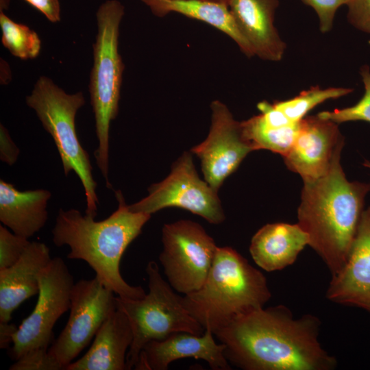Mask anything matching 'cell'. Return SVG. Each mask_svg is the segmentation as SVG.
Returning a JSON list of instances; mask_svg holds the SVG:
<instances>
[{"label": "cell", "instance_id": "1", "mask_svg": "<svg viewBox=\"0 0 370 370\" xmlns=\"http://www.w3.org/2000/svg\"><path fill=\"white\" fill-rule=\"evenodd\" d=\"M320 321L294 318L284 305L243 315L214 332L230 365L244 370H332L337 361L319 341Z\"/></svg>", "mask_w": 370, "mask_h": 370}, {"label": "cell", "instance_id": "2", "mask_svg": "<svg viewBox=\"0 0 370 370\" xmlns=\"http://www.w3.org/2000/svg\"><path fill=\"white\" fill-rule=\"evenodd\" d=\"M115 196L117 209L102 221L83 215L76 209L60 208L51 231L53 242L57 247L68 245L71 251L67 258L85 261L95 277L117 296L140 299L146 294L145 290L125 281L120 272V262L151 214L130 210L121 190H116Z\"/></svg>", "mask_w": 370, "mask_h": 370}, {"label": "cell", "instance_id": "3", "mask_svg": "<svg viewBox=\"0 0 370 370\" xmlns=\"http://www.w3.org/2000/svg\"><path fill=\"white\" fill-rule=\"evenodd\" d=\"M341 158L322 177L304 182L298 224L332 276L345 264L364 211L369 184L347 180Z\"/></svg>", "mask_w": 370, "mask_h": 370}, {"label": "cell", "instance_id": "4", "mask_svg": "<svg viewBox=\"0 0 370 370\" xmlns=\"http://www.w3.org/2000/svg\"><path fill=\"white\" fill-rule=\"evenodd\" d=\"M271 294L263 273L230 247H218L208 276L183 304L204 329L212 332L264 308Z\"/></svg>", "mask_w": 370, "mask_h": 370}, {"label": "cell", "instance_id": "5", "mask_svg": "<svg viewBox=\"0 0 370 370\" xmlns=\"http://www.w3.org/2000/svg\"><path fill=\"white\" fill-rule=\"evenodd\" d=\"M124 14V6L118 0H107L99 7L96 13L97 34L93 45V66L90 75V103L99 142L95 157L109 188H112L108 180L110 125L119 112L124 71L119 52V27Z\"/></svg>", "mask_w": 370, "mask_h": 370}, {"label": "cell", "instance_id": "6", "mask_svg": "<svg viewBox=\"0 0 370 370\" xmlns=\"http://www.w3.org/2000/svg\"><path fill=\"white\" fill-rule=\"evenodd\" d=\"M26 103L32 108L45 130L52 137L65 175L74 171L80 180L86 196V214L95 218L99 199L88 152L82 147L75 130V116L85 104L82 92L67 94L52 79L40 76Z\"/></svg>", "mask_w": 370, "mask_h": 370}, {"label": "cell", "instance_id": "7", "mask_svg": "<svg viewBox=\"0 0 370 370\" xmlns=\"http://www.w3.org/2000/svg\"><path fill=\"white\" fill-rule=\"evenodd\" d=\"M149 291L140 299L116 296V308L127 316L133 339L126 356V369L136 365L143 347L149 341H161L177 332L196 335L204 333V328L185 308L182 297L176 294L162 277L158 264L148 262Z\"/></svg>", "mask_w": 370, "mask_h": 370}, {"label": "cell", "instance_id": "8", "mask_svg": "<svg viewBox=\"0 0 370 370\" xmlns=\"http://www.w3.org/2000/svg\"><path fill=\"white\" fill-rule=\"evenodd\" d=\"M159 260L171 287L187 295L199 289L212 264L218 247L199 223L190 220L164 224Z\"/></svg>", "mask_w": 370, "mask_h": 370}, {"label": "cell", "instance_id": "9", "mask_svg": "<svg viewBox=\"0 0 370 370\" xmlns=\"http://www.w3.org/2000/svg\"><path fill=\"white\" fill-rule=\"evenodd\" d=\"M40 288L33 311L15 332L11 356L15 360L36 349H49L53 327L70 309L74 280L65 262L55 257L39 273Z\"/></svg>", "mask_w": 370, "mask_h": 370}, {"label": "cell", "instance_id": "10", "mask_svg": "<svg viewBox=\"0 0 370 370\" xmlns=\"http://www.w3.org/2000/svg\"><path fill=\"white\" fill-rule=\"evenodd\" d=\"M148 195L128 206L130 210L151 214L166 208H180L203 217L212 224L225 219L217 191L199 177L191 153L184 152L173 164L170 174L151 184Z\"/></svg>", "mask_w": 370, "mask_h": 370}, {"label": "cell", "instance_id": "11", "mask_svg": "<svg viewBox=\"0 0 370 370\" xmlns=\"http://www.w3.org/2000/svg\"><path fill=\"white\" fill-rule=\"evenodd\" d=\"M97 278L74 284L70 314L49 352L63 369L90 343L108 316L116 309V297Z\"/></svg>", "mask_w": 370, "mask_h": 370}, {"label": "cell", "instance_id": "12", "mask_svg": "<svg viewBox=\"0 0 370 370\" xmlns=\"http://www.w3.org/2000/svg\"><path fill=\"white\" fill-rule=\"evenodd\" d=\"M211 125L206 139L191 152L200 160L205 181L216 191L243 160L254 151L244 137L241 123L236 121L220 101L211 106Z\"/></svg>", "mask_w": 370, "mask_h": 370}, {"label": "cell", "instance_id": "13", "mask_svg": "<svg viewBox=\"0 0 370 370\" xmlns=\"http://www.w3.org/2000/svg\"><path fill=\"white\" fill-rule=\"evenodd\" d=\"M345 145L338 124L317 115L304 117L288 152L283 156L287 168L299 174L304 182L317 180L341 158Z\"/></svg>", "mask_w": 370, "mask_h": 370}, {"label": "cell", "instance_id": "14", "mask_svg": "<svg viewBox=\"0 0 370 370\" xmlns=\"http://www.w3.org/2000/svg\"><path fill=\"white\" fill-rule=\"evenodd\" d=\"M225 345L217 344L210 328L201 335L177 332L161 341H151L143 348L136 370H166L173 361L186 358L201 359L214 370H230L224 355Z\"/></svg>", "mask_w": 370, "mask_h": 370}, {"label": "cell", "instance_id": "15", "mask_svg": "<svg viewBox=\"0 0 370 370\" xmlns=\"http://www.w3.org/2000/svg\"><path fill=\"white\" fill-rule=\"evenodd\" d=\"M326 297L370 312V206L362 212L347 261L332 276Z\"/></svg>", "mask_w": 370, "mask_h": 370}, {"label": "cell", "instance_id": "16", "mask_svg": "<svg viewBox=\"0 0 370 370\" xmlns=\"http://www.w3.org/2000/svg\"><path fill=\"white\" fill-rule=\"evenodd\" d=\"M280 0H230L228 6L236 26L254 56L271 62L280 61L286 49L275 25Z\"/></svg>", "mask_w": 370, "mask_h": 370}, {"label": "cell", "instance_id": "17", "mask_svg": "<svg viewBox=\"0 0 370 370\" xmlns=\"http://www.w3.org/2000/svg\"><path fill=\"white\" fill-rule=\"evenodd\" d=\"M52 258L43 243L31 242L19 260L0 270V322H9L23 301L39 293V273Z\"/></svg>", "mask_w": 370, "mask_h": 370}, {"label": "cell", "instance_id": "18", "mask_svg": "<svg viewBox=\"0 0 370 370\" xmlns=\"http://www.w3.org/2000/svg\"><path fill=\"white\" fill-rule=\"evenodd\" d=\"M132 339L127 316L116 308L99 328L88 352L65 370H125Z\"/></svg>", "mask_w": 370, "mask_h": 370}, {"label": "cell", "instance_id": "19", "mask_svg": "<svg viewBox=\"0 0 370 370\" xmlns=\"http://www.w3.org/2000/svg\"><path fill=\"white\" fill-rule=\"evenodd\" d=\"M308 244L309 236L298 223H268L252 237L249 252L259 267L271 272L293 264Z\"/></svg>", "mask_w": 370, "mask_h": 370}, {"label": "cell", "instance_id": "20", "mask_svg": "<svg viewBox=\"0 0 370 370\" xmlns=\"http://www.w3.org/2000/svg\"><path fill=\"white\" fill-rule=\"evenodd\" d=\"M51 193L45 189L21 191L0 180V221L14 234L27 238L34 236L48 219L47 202Z\"/></svg>", "mask_w": 370, "mask_h": 370}, {"label": "cell", "instance_id": "21", "mask_svg": "<svg viewBox=\"0 0 370 370\" xmlns=\"http://www.w3.org/2000/svg\"><path fill=\"white\" fill-rule=\"evenodd\" d=\"M160 17L171 12L204 22L225 34L248 58L252 50L239 32L227 3L203 0H141Z\"/></svg>", "mask_w": 370, "mask_h": 370}, {"label": "cell", "instance_id": "22", "mask_svg": "<svg viewBox=\"0 0 370 370\" xmlns=\"http://www.w3.org/2000/svg\"><path fill=\"white\" fill-rule=\"evenodd\" d=\"M299 122L282 127H271L258 114L241 123L243 136L254 151L267 149L283 157L295 141Z\"/></svg>", "mask_w": 370, "mask_h": 370}, {"label": "cell", "instance_id": "23", "mask_svg": "<svg viewBox=\"0 0 370 370\" xmlns=\"http://www.w3.org/2000/svg\"><path fill=\"white\" fill-rule=\"evenodd\" d=\"M1 42L10 53L21 60L36 58L41 49L37 33L28 26L16 23L0 11Z\"/></svg>", "mask_w": 370, "mask_h": 370}, {"label": "cell", "instance_id": "24", "mask_svg": "<svg viewBox=\"0 0 370 370\" xmlns=\"http://www.w3.org/2000/svg\"><path fill=\"white\" fill-rule=\"evenodd\" d=\"M354 89L345 87H329L321 88L319 86L310 87L301 92L295 97L276 101L274 105L280 109L293 123H299L314 107L330 99L346 96Z\"/></svg>", "mask_w": 370, "mask_h": 370}, {"label": "cell", "instance_id": "25", "mask_svg": "<svg viewBox=\"0 0 370 370\" xmlns=\"http://www.w3.org/2000/svg\"><path fill=\"white\" fill-rule=\"evenodd\" d=\"M360 75L364 85L365 92L355 105L332 111L320 112L317 115L338 125L357 121L370 123V68L368 65L365 64L360 67Z\"/></svg>", "mask_w": 370, "mask_h": 370}, {"label": "cell", "instance_id": "26", "mask_svg": "<svg viewBox=\"0 0 370 370\" xmlns=\"http://www.w3.org/2000/svg\"><path fill=\"white\" fill-rule=\"evenodd\" d=\"M31 242L0 225V270L15 264Z\"/></svg>", "mask_w": 370, "mask_h": 370}, {"label": "cell", "instance_id": "27", "mask_svg": "<svg viewBox=\"0 0 370 370\" xmlns=\"http://www.w3.org/2000/svg\"><path fill=\"white\" fill-rule=\"evenodd\" d=\"M10 370H60L61 365L49 352V349L31 350L9 368Z\"/></svg>", "mask_w": 370, "mask_h": 370}, {"label": "cell", "instance_id": "28", "mask_svg": "<svg viewBox=\"0 0 370 370\" xmlns=\"http://www.w3.org/2000/svg\"><path fill=\"white\" fill-rule=\"evenodd\" d=\"M312 8L319 18L322 33L330 32L333 27L336 13L339 8L347 5L349 0H301Z\"/></svg>", "mask_w": 370, "mask_h": 370}, {"label": "cell", "instance_id": "29", "mask_svg": "<svg viewBox=\"0 0 370 370\" xmlns=\"http://www.w3.org/2000/svg\"><path fill=\"white\" fill-rule=\"evenodd\" d=\"M347 18L357 30L370 34V0H349Z\"/></svg>", "mask_w": 370, "mask_h": 370}, {"label": "cell", "instance_id": "30", "mask_svg": "<svg viewBox=\"0 0 370 370\" xmlns=\"http://www.w3.org/2000/svg\"><path fill=\"white\" fill-rule=\"evenodd\" d=\"M258 109L260 112L259 114L262 121L271 127H282L293 123L288 118L278 109L274 103L267 101H261L258 106Z\"/></svg>", "mask_w": 370, "mask_h": 370}, {"label": "cell", "instance_id": "31", "mask_svg": "<svg viewBox=\"0 0 370 370\" xmlns=\"http://www.w3.org/2000/svg\"><path fill=\"white\" fill-rule=\"evenodd\" d=\"M20 153L19 149L11 139L8 130L0 125V159L8 165L14 164Z\"/></svg>", "mask_w": 370, "mask_h": 370}, {"label": "cell", "instance_id": "32", "mask_svg": "<svg viewBox=\"0 0 370 370\" xmlns=\"http://www.w3.org/2000/svg\"><path fill=\"white\" fill-rule=\"evenodd\" d=\"M42 13L52 23L60 21L59 0H25Z\"/></svg>", "mask_w": 370, "mask_h": 370}, {"label": "cell", "instance_id": "33", "mask_svg": "<svg viewBox=\"0 0 370 370\" xmlns=\"http://www.w3.org/2000/svg\"><path fill=\"white\" fill-rule=\"evenodd\" d=\"M17 328L9 322H0V347L7 349L13 341Z\"/></svg>", "mask_w": 370, "mask_h": 370}, {"label": "cell", "instance_id": "34", "mask_svg": "<svg viewBox=\"0 0 370 370\" xmlns=\"http://www.w3.org/2000/svg\"><path fill=\"white\" fill-rule=\"evenodd\" d=\"M203 1H214V2H219V3H227L230 0H203Z\"/></svg>", "mask_w": 370, "mask_h": 370}, {"label": "cell", "instance_id": "35", "mask_svg": "<svg viewBox=\"0 0 370 370\" xmlns=\"http://www.w3.org/2000/svg\"><path fill=\"white\" fill-rule=\"evenodd\" d=\"M363 166H365V167H367L369 169H370V162L369 160H365V162L362 163ZM369 185H370V182L369 183Z\"/></svg>", "mask_w": 370, "mask_h": 370}]
</instances>
